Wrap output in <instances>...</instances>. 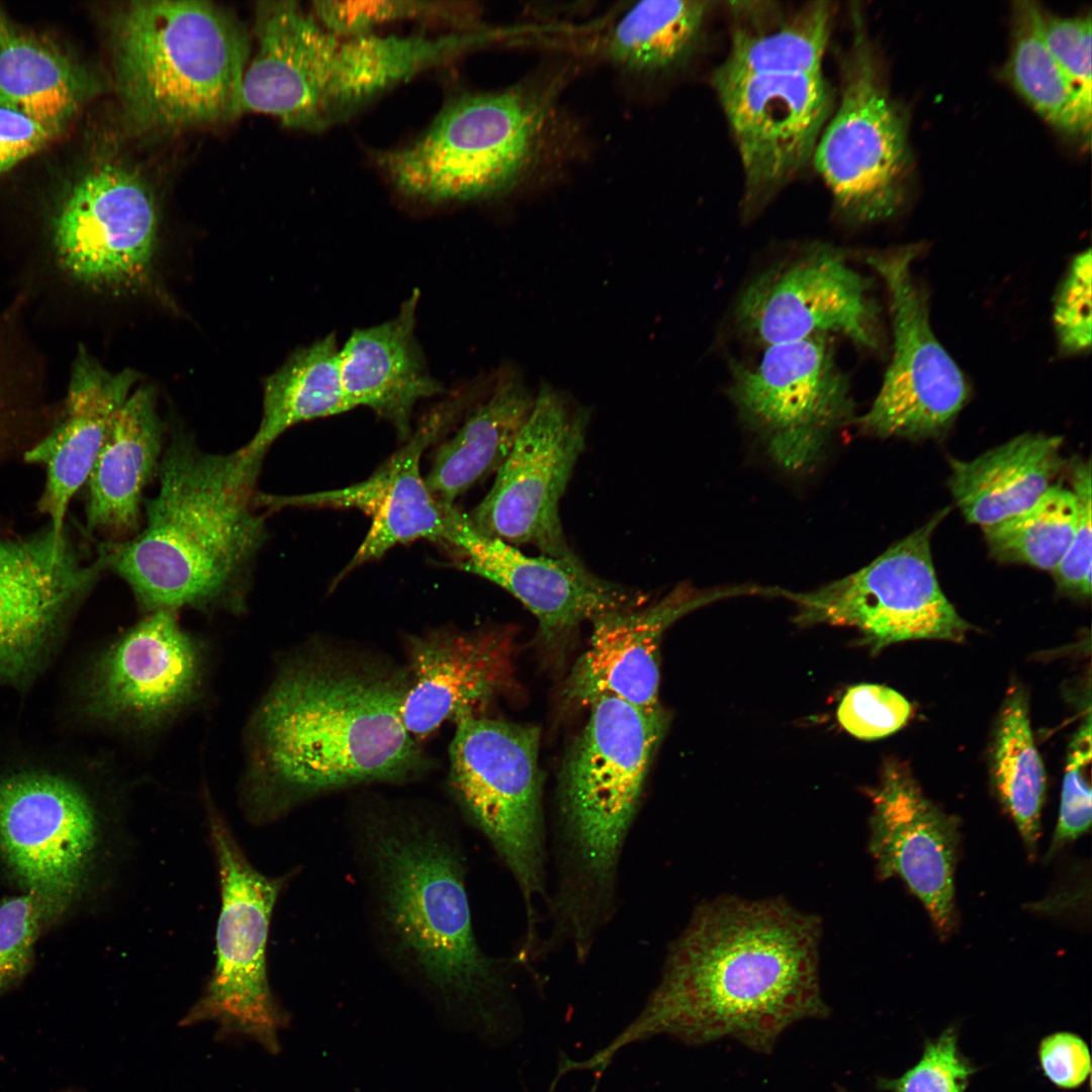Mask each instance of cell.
Masks as SVG:
<instances>
[{"mask_svg": "<svg viewBox=\"0 0 1092 1092\" xmlns=\"http://www.w3.org/2000/svg\"><path fill=\"white\" fill-rule=\"evenodd\" d=\"M833 18V4L821 1L808 3L777 28L735 27L717 69L741 75L821 73Z\"/></svg>", "mask_w": 1092, "mask_h": 1092, "instance_id": "37", "label": "cell"}, {"mask_svg": "<svg viewBox=\"0 0 1092 1092\" xmlns=\"http://www.w3.org/2000/svg\"><path fill=\"white\" fill-rule=\"evenodd\" d=\"M206 668L202 641L181 626L177 612L147 613L94 661L86 710L116 728L153 732L196 702Z\"/></svg>", "mask_w": 1092, "mask_h": 1092, "instance_id": "17", "label": "cell"}, {"mask_svg": "<svg viewBox=\"0 0 1092 1092\" xmlns=\"http://www.w3.org/2000/svg\"><path fill=\"white\" fill-rule=\"evenodd\" d=\"M911 714L909 702L895 690L873 684L851 687L842 698L837 719L851 735L873 740L901 729Z\"/></svg>", "mask_w": 1092, "mask_h": 1092, "instance_id": "43", "label": "cell"}, {"mask_svg": "<svg viewBox=\"0 0 1092 1092\" xmlns=\"http://www.w3.org/2000/svg\"><path fill=\"white\" fill-rule=\"evenodd\" d=\"M318 26L295 2L259 4L257 50L243 77L242 113H265L290 127L317 130L311 59Z\"/></svg>", "mask_w": 1092, "mask_h": 1092, "instance_id": "29", "label": "cell"}, {"mask_svg": "<svg viewBox=\"0 0 1092 1092\" xmlns=\"http://www.w3.org/2000/svg\"><path fill=\"white\" fill-rule=\"evenodd\" d=\"M991 750V778L1000 803L1032 856L1040 835L1046 778L1033 739L1026 693L1011 689L999 713Z\"/></svg>", "mask_w": 1092, "mask_h": 1092, "instance_id": "36", "label": "cell"}, {"mask_svg": "<svg viewBox=\"0 0 1092 1092\" xmlns=\"http://www.w3.org/2000/svg\"><path fill=\"white\" fill-rule=\"evenodd\" d=\"M713 85L732 130L752 213L812 161L833 111L823 72L741 75L716 69Z\"/></svg>", "mask_w": 1092, "mask_h": 1092, "instance_id": "18", "label": "cell"}, {"mask_svg": "<svg viewBox=\"0 0 1092 1092\" xmlns=\"http://www.w3.org/2000/svg\"><path fill=\"white\" fill-rule=\"evenodd\" d=\"M1076 521L1073 490L1056 484L1028 509L983 531L995 559L1054 570L1070 545Z\"/></svg>", "mask_w": 1092, "mask_h": 1092, "instance_id": "38", "label": "cell"}, {"mask_svg": "<svg viewBox=\"0 0 1092 1092\" xmlns=\"http://www.w3.org/2000/svg\"><path fill=\"white\" fill-rule=\"evenodd\" d=\"M549 103L521 87L453 100L411 144L377 155L390 183L427 202L471 201L505 193L544 148Z\"/></svg>", "mask_w": 1092, "mask_h": 1092, "instance_id": "7", "label": "cell"}, {"mask_svg": "<svg viewBox=\"0 0 1092 1092\" xmlns=\"http://www.w3.org/2000/svg\"><path fill=\"white\" fill-rule=\"evenodd\" d=\"M972 1068L958 1050L952 1029L926 1044L920 1061L899 1079L882 1086L892 1092H964Z\"/></svg>", "mask_w": 1092, "mask_h": 1092, "instance_id": "45", "label": "cell"}, {"mask_svg": "<svg viewBox=\"0 0 1092 1092\" xmlns=\"http://www.w3.org/2000/svg\"><path fill=\"white\" fill-rule=\"evenodd\" d=\"M138 379L139 374L131 369L108 371L80 351L62 419L25 452L26 462L46 470L39 511L56 532L65 530L69 505L86 484L116 415Z\"/></svg>", "mask_w": 1092, "mask_h": 1092, "instance_id": "26", "label": "cell"}, {"mask_svg": "<svg viewBox=\"0 0 1092 1092\" xmlns=\"http://www.w3.org/2000/svg\"><path fill=\"white\" fill-rule=\"evenodd\" d=\"M710 2L642 1L629 9L609 34L607 57L638 74H659L682 65L703 34Z\"/></svg>", "mask_w": 1092, "mask_h": 1092, "instance_id": "35", "label": "cell"}, {"mask_svg": "<svg viewBox=\"0 0 1092 1092\" xmlns=\"http://www.w3.org/2000/svg\"><path fill=\"white\" fill-rule=\"evenodd\" d=\"M444 542L461 552L457 566L509 592L537 619L548 644L565 639L583 622L642 605L643 599L593 574L580 560L531 556L475 528L469 515L443 505Z\"/></svg>", "mask_w": 1092, "mask_h": 1092, "instance_id": "21", "label": "cell"}, {"mask_svg": "<svg viewBox=\"0 0 1092 1092\" xmlns=\"http://www.w3.org/2000/svg\"><path fill=\"white\" fill-rule=\"evenodd\" d=\"M449 782L457 801L512 875L525 912L523 946L536 944L548 894V833L538 765L540 730L472 714L455 722Z\"/></svg>", "mask_w": 1092, "mask_h": 1092, "instance_id": "8", "label": "cell"}, {"mask_svg": "<svg viewBox=\"0 0 1092 1092\" xmlns=\"http://www.w3.org/2000/svg\"><path fill=\"white\" fill-rule=\"evenodd\" d=\"M871 795L869 849L879 878L902 880L947 935L956 922L958 819L932 803L901 763H888Z\"/></svg>", "mask_w": 1092, "mask_h": 1092, "instance_id": "22", "label": "cell"}, {"mask_svg": "<svg viewBox=\"0 0 1092 1092\" xmlns=\"http://www.w3.org/2000/svg\"><path fill=\"white\" fill-rule=\"evenodd\" d=\"M589 709L559 777L553 882L545 903V945L566 948L578 963L589 958L617 912L623 851L668 722L661 707L613 697Z\"/></svg>", "mask_w": 1092, "mask_h": 1092, "instance_id": "4", "label": "cell"}, {"mask_svg": "<svg viewBox=\"0 0 1092 1092\" xmlns=\"http://www.w3.org/2000/svg\"><path fill=\"white\" fill-rule=\"evenodd\" d=\"M69 1092H73V1091H69Z\"/></svg>", "mask_w": 1092, "mask_h": 1092, "instance_id": "49", "label": "cell"}, {"mask_svg": "<svg viewBox=\"0 0 1092 1092\" xmlns=\"http://www.w3.org/2000/svg\"><path fill=\"white\" fill-rule=\"evenodd\" d=\"M263 457L203 450L174 436L164 449L157 493L145 499L133 536L99 543L97 558L127 583L147 613L244 608L267 540L255 508Z\"/></svg>", "mask_w": 1092, "mask_h": 1092, "instance_id": "3", "label": "cell"}, {"mask_svg": "<svg viewBox=\"0 0 1092 1092\" xmlns=\"http://www.w3.org/2000/svg\"><path fill=\"white\" fill-rule=\"evenodd\" d=\"M406 668L339 648L313 646L290 658L249 727L242 802L267 822L300 797L425 768L401 707Z\"/></svg>", "mask_w": 1092, "mask_h": 1092, "instance_id": "2", "label": "cell"}, {"mask_svg": "<svg viewBox=\"0 0 1092 1092\" xmlns=\"http://www.w3.org/2000/svg\"><path fill=\"white\" fill-rule=\"evenodd\" d=\"M1039 1061L1045 1076L1063 1088L1080 1086L1090 1074V1054L1085 1041L1070 1032H1057L1042 1039Z\"/></svg>", "mask_w": 1092, "mask_h": 1092, "instance_id": "47", "label": "cell"}, {"mask_svg": "<svg viewBox=\"0 0 1092 1092\" xmlns=\"http://www.w3.org/2000/svg\"><path fill=\"white\" fill-rule=\"evenodd\" d=\"M1039 5L1020 0L1012 8V40L1004 73L1016 92L1061 132L1090 141L1092 99L1067 77L1038 27Z\"/></svg>", "mask_w": 1092, "mask_h": 1092, "instance_id": "34", "label": "cell"}, {"mask_svg": "<svg viewBox=\"0 0 1092 1092\" xmlns=\"http://www.w3.org/2000/svg\"><path fill=\"white\" fill-rule=\"evenodd\" d=\"M821 932L817 915L783 898L702 902L668 946L638 1016L573 1069L601 1075L620 1050L658 1035L771 1053L790 1027L830 1013L819 977Z\"/></svg>", "mask_w": 1092, "mask_h": 1092, "instance_id": "1", "label": "cell"}, {"mask_svg": "<svg viewBox=\"0 0 1092 1092\" xmlns=\"http://www.w3.org/2000/svg\"><path fill=\"white\" fill-rule=\"evenodd\" d=\"M108 825L71 777L40 768L0 776V860L53 924L94 891L109 857Z\"/></svg>", "mask_w": 1092, "mask_h": 1092, "instance_id": "9", "label": "cell"}, {"mask_svg": "<svg viewBox=\"0 0 1092 1092\" xmlns=\"http://www.w3.org/2000/svg\"><path fill=\"white\" fill-rule=\"evenodd\" d=\"M102 571L97 557L82 558L66 529L0 538V684L35 670Z\"/></svg>", "mask_w": 1092, "mask_h": 1092, "instance_id": "20", "label": "cell"}, {"mask_svg": "<svg viewBox=\"0 0 1092 1092\" xmlns=\"http://www.w3.org/2000/svg\"><path fill=\"white\" fill-rule=\"evenodd\" d=\"M53 136L30 117L0 105V174L35 153Z\"/></svg>", "mask_w": 1092, "mask_h": 1092, "instance_id": "48", "label": "cell"}, {"mask_svg": "<svg viewBox=\"0 0 1092 1092\" xmlns=\"http://www.w3.org/2000/svg\"><path fill=\"white\" fill-rule=\"evenodd\" d=\"M513 644L500 630L438 629L407 640L410 684L401 707L408 733L423 738L444 722L479 714L511 688Z\"/></svg>", "mask_w": 1092, "mask_h": 1092, "instance_id": "25", "label": "cell"}, {"mask_svg": "<svg viewBox=\"0 0 1092 1092\" xmlns=\"http://www.w3.org/2000/svg\"><path fill=\"white\" fill-rule=\"evenodd\" d=\"M419 298L414 291L394 317L355 330L340 348L342 384L351 408H371L404 440L412 435L418 402L444 392L416 338Z\"/></svg>", "mask_w": 1092, "mask_h": 1092, "instance_id": "27", "label": "cell"}, {"mask_svg": "<svg viewBox=\"0 0 1092 1092\" xmlns=\"http://www.w3.org/2000/svg\"><path fill=\"white\" fill-rule=\"evenodd\" d=\"M1091 15L1059 16L1038 10L1041 37L1071 82L1092 99Z\"/></svg>", "mask_w": 1092, "mask_h": 1092, "instance_id": "46", "label": "cell"}, {"mask_svg": "<svg viewBox=\"0 0 1092 1092\" xmlns=\"http://www.w3.org/2000/svg\"><path fill=\"white\" fill-rule=\"evenodd\" d=\"M762 592V587L753 585L712 590L680 585L651 605L595 620L589 643L564 682L565 703L589 707L600 698L613 697L644 709L660 707L659 647L664 631L682 616L714 601Z\"/></svg>", "mask_w": 1092, "mask_h": 1092, "instance_id": "24", "label": "cell"}, {"mask_svg": "<svg viewBox=\"0 0 1092 1092\" xmlns=\"http://www.w3.org/2000/svg\"><path fill=\"white\" fill-rule=\"evenodd\" d=\"M163 441L154 389H133L117 413L86 482L88 530L110 534L112 540L138 533L144 492L158 476Z\"/></svg>", "mask_w": 1092, "mask_h": 1092, "instance_id": "28", "label": "cell"}, {"mask_svg": "<svg viewBox=\"0 0 1092 1092\" xmlns=\"http://www.w3.org/2000/svg\"><path fill=\"white\" fill-rule=\"evenodd\" d=\"M1073 492L1077 499V521L1070 545L1053 570L1058 588L1069 596L1088 599L1091 595V463L1073 466Z\"/></svg>", "mask_w": 1092, "mask_h": 1092, "instance_id": "44", "label": "cell"}, {"mask_svg": "<svg viewBox=\"0 0 1092 1092\" xmlns=\"http://www.w3.org/2000/svg\"><path fill=\"white\" fill-rule=\"evenodd\" d=\"M588 413L543 385L494 482L469 515L481 533L542 555L580 560L564 535L559 504L584 444Z\"/></svg>", "mask_w": 1092, "mask_h": 1092, "instance_id": "16", "label": "cell"}, {"mask_svg": "<svg viewBox=\"0 0 1092 1092\" xmlns=\"http://www.w3.org/2000/svg\"><path fill=\"white\" fill-rule=\"evenodd\" d=\"M117 89L139 129H174L241 112L249 63L246 32L210 2L133 1L116 15Z\"/></svg>", "mask_w": 1092, "mask_h": 1092, "instance_id": "5", "label": "cell"}, {"mask_svg": "<svg viewBox=\"0 0 1092 1092\" xmlns=\"http://www.w3.org/2000/svg\"><path fill=\"white\" fill-rule=\"evenodd\" d=\"M760 350L751 362L730 364L728 395L778 465L806 471L832 434L856 419L848 377L830 336Z\"/></svg>", "mask_w": 1092, "mask_h": 1092, "instance_id": "12", "label": "cell"}, {"mask_svg": "<svg viewBox=\"0 0 1092 1092\" xmlns=\"http://www.w3.org/2000/svg\"><path fill=\"white\" fill-rule=\"evenodd\" d=\"M1059 436L1025 433L970 461L950 460L948 484L968 522L983 528L1032 506L1065 464Z\"/></svg>", "mask_w": 1092, "mask_h": 1092, "instance_id": "30", "label": "cell"}, {"mask_svg": "<svg viewBox=\"0 0 1092 1092\" xmlns=\"http://www.w3.org/2000/svg\"><path fill=\"white\" fill-rule=\"evenodd\" d=\"M873 283L841 250L814 244L753 277L736 298L733 325L760 349L838 335L877 351L885 334Z\"/></svg>", "mask_w": 1092, "mask_h": 1092, "instance_id": "15", "label": "cell"}, {"mask_svg": "<svg viewBox=\"0 0 1092 1092\" xmlns=\"http://www.w3.org/2000/svg\"><path fill=\"white\" fill-rule=\"evenodd\" d=\"M1090 764L1091 714L1089 710L1068 749L1060 813L1048 850V859L1090 828L1092 811Z\"/></svg>", "mask_w": 1092, "mask_h": 1092, "instance_id": "41", "label": "cell"}, {"mask_svg": "<svg viewBox=\"0 0 1092 1092\" xmlns=\"http://www.w3.org/2000/svg\"><path fill=\"white\" fill-rule=\"evenodd\" d=\"M52 924L42 903L30 894L0 901V997L29 972L35 944Z\"/></svg>", "mask_w": 1092, "mask_h": 1092, "instance_id": "40", "label": "cell"}, {"mask_svg": "<svg viewBox=\"0 0 1092 1092\" xmlns=\"http://www.w3.org/2000/svg\"><path fill=\"white\" fill-rule=\"evenodd\" d=\"M921 246L875 251L864 257L887 289L893 353L870 410L854 423L866 435L922 440L943 436L964 407L969 387L935 337L928 294L913 274Z\"/></svg>", "mask_w": 1092, "mask_h": 1092, "instance_id": "13", "label": "cell"}, {"mask_svg": "<svg viewBox=\"0 0 1092 1092\" xmlns=\"http://www.w3.org/2000/svg\"><path fill=\"white\" fill-rule=\"evenodd\" d=\"M462 406L459 400L432 412L406 444L371 476L343 488L294 495L257 493V506L357 509L371 519L369 530L345 567V574L382 557L399 544L419 539L444 542L445 511L421 474V457Z\"/></svg>", "mask_w": 1092, "mask_h": 1092, "instance_id": "23", "label": "cell"}, {"mask_svg": "<svg viewBox=\"0 0 1092 1092\" xmlns=\"http://www.w3.org/2000/svg\"><path fill=\"white\" fill-rule=\"evenodd\" d=\"M370 825L368 849L396 945L437 987L509 1004L507 970L482 951L473 931L458 851L412 817Z\"/></svg>", "mask_w": 1092, "mask_h": 1092, "instance_id": "6", "label": "cell"}, {"mask_svg": "<svg viewBox=\"0 0 1092 1092\" xmlns=\"http://www.w3.org/2000/svg\"><path fill=\"white\" fill-rule=\"evenodd\" d=\"M90 82L47 41L24 33L0 10V105L56 135L77 111Z\"/></svg>", "mask_w": 1092, "mask_h": 1092, "instance_id": "32", "label": "cell"}, {"mask_svg": "<svg viewBox=\"0 0 1092 1092\" xmlns=\"http://www.w3.org/2000/svg\"><path fill=\"white\" fill-rule=\"evenodd\" d=\"M534 400L520 373H498L485 400L434 455L425 481L440 504L454 506L457 497L498 469Z\"/></svg>", "mask_w": 1092, "mask_h": 1092, "instance_id": "31", "label": "cell"}, {"mask_svg": "<svg viewBox=\"0 0 1092 1092\" xmlns=\"http://www.w3.org/2000/svg\"><path fill=\"white\" fill-rule=\"evenodd\" d=\"M158 236L154 195L134 170L115 164L86 174L55 222L60 262L92 285L131 288L149 275Z\"/></svg>", "mask_w": 1092, "mask_h": 1092, "instance_id": "19", "label": "cell"}, {"mask_svg": "<svg viewBox=\"0 0 1092 1092\" xmlns=\"http://www.w3.org/2000/svg\"><path fill=\"white\" fill-rule=\"evenodd\" d=\"M206 813L220 891L216 959L202 995L182 1024L216 1022L277 1052L285 1019L269 984L267 943L284 879L265 876L251 863L209 798Z\"/></svg>", "mask_w": 1092, "mask_h": 1092, "instance_id": "10", "label": "cell"}, {"mask_svg": "<svg viewBox=\"0 0 1092 1092\" xmlns=\"http://www.w3.org/2000/svg\"><path fill=\"white\" fill-rule=\"evenodd\" d=\"M316 20L330 32L343 37L372 33L378 25L408 18H435L463 22L467 8L453 2L425 1H317Z\"/></svg>", "mask_w": 1092, "mask_h": 1092, "instance_id": "39", "label": "cell"}, {"mask_svg": "<svg viewBox=\"0 0 1092 1092\" xmlns=\"http://www.w3.org/2000/svg\"><path fill=\"white\" fill-rule=\"evenodd\" d=\"M350 410L341 378L340 348L331 333L297 349L268 376L261 423L240 449L264 458L272 443L294 425Z\"/></svg>", "mask_w": 1092, "mask_h": 1092, "instance_id": "33", "label": "cell"}, {"mask_svg": "<svg viewBox=\"0 0 1092 1092\" xmlns=\"http://www.w3.org/2000/svg\"><path fill=\"white\" fill-rule=\"evenodd\" d=\"M852 16L854 34L843 63L839 103L812 161L839 216L868 223L900 208L912 159L906 115L889 94L858 11Z\"/></svg>", "mask_w": 1092, "mask_h": 1092, "instance_id": "11", "label": "cell"}, {"mask_svg": "<svg viewBox=\"0 0 1092 1092\" xmlns=\"http://www.w3.org/2000/svg\"><path fill=\"white\" fill-rule=\"evenodd\" d=\"M1091 251L1071 261L1054 301L1053 324L1063 355L1083 353L1091 346Z\"/></svg>", "mask_w": 1092, "mask_h": 1092, "instance_id": "42", "label": "cell"}, {"mask_svg": "<svg viewBox=\"0 0 1092 1092\" xmlns=\"http://www.w3.org/2000/svg\"><path fill=\"white\" fill-rule=\"evenodd\" d=\"M947 512L856 572L817 590L779 595L795 603L797 622L853 627L874 650L917 639L961 642L971 626L944 596L931 555L932 534Z\"/></svg>", "mask_w": 1092, "mask_h": 1092, "instance_id": "14", "label": "cell"}]
</instances>
